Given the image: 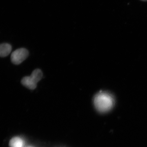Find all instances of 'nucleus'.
<instances>
[{
  "mask_svg": "<svg viewBox=\"0 0 147 147\" xmlns=\"http://www.w3.org/2000/svg\"><path fill=\"white\" fill-rule=\"evenodd\" d=\"M94 104L95 108L100 113L108 112L113 108L114 98L106 92H100L94 96Z\"/></svg>",
  "mask_w": 147,
  "mask_h": 147,
  "instance_id": "nucleus-1",
  "label": "nucleus"
},
{
  "mask_svg": "<svg viewBox=\"0 0 147 147\" xmlns=\"http://www.w3.org/2000/svg\"><path fill=\"white\" fill-rule=\"evenodd\" d=\"M42 73L40 69H35L30 76H26L21 80V84L23 86L30 90H34L36 88L37 84L41 80Z\"/></svg>",
  "mask_w": 147,
  "mask_h": 147,
  "instance_id": "nucleus-2",
  "label": "nucleus"
},
{
  "mask_svg": "<svg viewBox=\"0 0 147 147\" xmlns=\"http://www.w3.org/2000/svg\"><path fill=\"white\" fill-rule=\"evenodd\" d=\"M29 55L28 50L25 48H20L13 51L11 56L12 63L19 65L26 59Z\"/></svg>",
  "mask_w": 147,
  "mask_h": 147,
  "instance_id": "nucleus-3",
  "label": "nucleus"
},
{
  "mask_svg": "<svg viewBox=\"0 0 147 147\" xmlns=\"http://www.w3.org/2000/svg\"><path fill=\"white\" fill-rule=\"evenodd\" d=\"M26 142L23 138L20 137H15L12 138L9 141L10 147H24Z\"/></svg>",
  "mask_w": 147,
  "mask_h": 147,
  "instance_id": "nucleus-4",
  "label": "nucleus"
},
{
  "mask_svg": "<svg viewBox=\"0 0 147 147\" xmlns=\"http://www.w3.org/2000/svg\"><path fill=\"white\" fill-rule=\"evenodd\" d=\"M12 50V47L8 43L0 44V57H5L9 55Z\"/></svg>",
  "mask_w": 147,
  "mask_h": 147,
  "instance_id": "nucleus-5",
  "label": "nucleus"
},
{
  "mask_svg": "<svg viewBox=\"0 0 147 147\" xmlns=\"http://www.w3.org/2000/svg\"><path fill=\"white\" fill-rule=\"evenodd\" d=\"M141 1H142L144 2H147V0H141Z\"/></svg>",
  "mask_w": 147,
  "mask_h": 147,
  "instance_id": "nucleus-6",
  "label": "nucleus"
},
{
  "mask_svg": "<svg viewBox=\"0 0 147 147\" xmlns=\"http://www.w3.org/2000/svg\"><path fill=\"white\" fill-rule=\"evenodd\" d=\"M26 147H34L32 146H27Z\"/></svg>",
  "mask_w": 147,
  "mask_h": 147,
  "instance_id": "nucleus-7",
  "label": "nucleus"
}]
</instances>
